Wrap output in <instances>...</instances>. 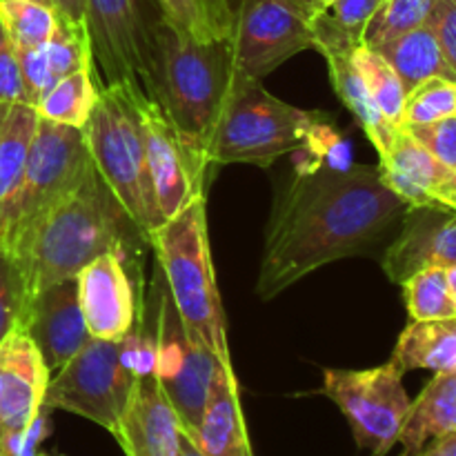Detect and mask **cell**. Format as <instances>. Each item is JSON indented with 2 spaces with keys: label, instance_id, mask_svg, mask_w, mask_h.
<instances>
[{
  "label": "cell",
  "instance_id": "obj_1",
  "mask_svg": "<svg viewBox=\"0 0 456 456\" xmlns=\"http://www.w3.org/2000/svg\"><path fill=\"white\" fill-rule=\"evenodd\" d=\"M405 209L379 167L316 165L298 172L276 196L256 294L272 301L328 263L370 252Z\"/></svg>",
  "mask_w": 456,
  "mask_h": 456
},
{
  "label": "cell",
  "instance_id": "obj_2",
  "mask_svg": "<svg viewBox=\"0 0 456 456\" xmlns=\"http://www.w3.org/2000/svg\"><path fill=\"white\" fill-rule=\"evenodd\" d=\"M141 239L145 236L94 165L76 191L49 209L9 258L29 301L49 285L76 279L101 254H127Z\"/></svg>",
  "mask_w": 456,
  "mask_h": 456
},
{
  "label": "cell",
  "instance_id": "obj_3",
  "mask_svg": "<svg viewBox=\"0 0 456 456\" xmlns=\"http://www.w3.org/2000/svg\"><path fill=\"white\" fill-rule=\"evenodd\" d=\"M234 76L227 40L196 43L165 20L160 22L151 69V98L163 107L178 132L205 154Z\"/></svg>",
  "mask_w": 456,
  "mask_h": 456
},
{
  "label": "cell",
  "instance_id": "obj_4",
  "mask_svg": "<svg viewBox=\"0 0 456 456\" xmlns=\"http://www.w3.org/2000/svg\"><path fill=\"white\" fill-rule=\"evenodd\" d=\"M141 87L132 80L98 85V101L83 136L98 174L132 216L145 240L163 225L147 167Z\"/></svg>",
  "mask_w": 456,
  "mask_h": 456
},
{
  "label": "cell",
  "instance_id": "obj_5",
  "mask_svg": "<svg viewBox=\"0 0 456 456\" xmlns=\"http://www.w3.org/2000/svg\"><path fill=\"white\" fill-rule=\"evenodd\" d=\"M147 243L154 248L167 294L185 330L196 334L218 359L232 361L225 312L209 249L205 196L156 227Z\"/></svg>",
  "mask_w": 456,
  "mask_h": 456
},
{
  "label": "cell",
  "instance_id": "obj_6",
  "mask_svg": "<svg viewBox=\"0 0 456 456\" xmlns=\"http://www.w3.org/2000/svg\"><path fill=\"white\" fill-rule=\"evenodd\" d=\"M321 111H307L267 92L261 80L234 76L209 136L212 165L245 163L270 167L303 145H316L325 129Z\"/></svg>",
  "mask_w": 456,
  "mask_h": 456
},
{
  "label": "cell",
  "instance_id": "obj_7",
  "mask_svg": "<svg viewBox=\"0 0 456 456\" xmlns=\"http://www.w3.org/2000/svg\"><path fill=\"white\" fill-rule=\"evenodd\" d=\"M92 169L83 129L38 116L25 172L12 196L0 205V252L12 256L36 223L76 191Z\"/></svg>",
  "mask_w": 456,
  "mask_h": 456
},
{
  "label": "cell",
  "instance_id": "obj_8",
  "mask_svg": "<svg viewBox=\"0 0 456 456\" xmlns=\"http://www.w3.org/2000/svg\"><path fill=\"white\" fill-rule=\"evenodd\" d=\"M160 22L163 13L156 0H85L96 85L132 80L151 98Z\"/></svg>",
  "mask_w": 456,
  "mask_h": 456
},
{
  "label": "cell",
  "instance_id": "obj_9",
  "mask_svg": "<svg viewBox=\"0 0 456 456\" xmlns=\"http://www.w3.org/2000/svg\"><path fill=\"white\" fill-rule=\"evenodd\" d=\"M312 0H232L230 53L234 71L263 80L314 45Z\"/></svg>",
  "mask_w": 456,
  "mask_h": 456
},
{
  "label": "cell",
  "instance_id": "obj_10",
  "mask_svg": "<svg viewBox=\"0 0 456 456\" xmlns=\"http://www.w3.org/2000/svg\"><path fill=\"white\" fill-rule=\"evenodd\" d=\"M136 381L120 356V341L92 338L49 379L45 408L83 417L114 435Z\"/></svg>",
  "mask_w": 456,
  "mask_h": 456
},
{
  "label": "cell",
  "instance_id": "obj_11",
  "mask_svg": "<svg viewBox=\"0 0 456 456\" xmlns=\"http://www.w3.org/2000/svg\"><path fill=\"white\" fill-rule=\"evenodd\" d=\"M321 392L341 410L361 450L386 456L399 444L412 399L392 361L370 370H325Z\"/></svg>",
  "mask_w": 456,
  "mask_h": 456
},
{
  "label": "cell",
  "instance_id": "obj_12",
  "mask_svg": "<svg viewBox=\"0 0 456 456\" xmlns=\"http://www.w3.org/2000/svg\"><path fill=\"white\" fill-rule=\"evenodd\" d=\"M52 372L20 328L0 343V456H36L52 432L45 408Z\"/></svg>",
  "mask_w": 456,
  "mask_h": 456
},
{
  "label": "cell",
  "instance_id": "obj_13",
  "mask_svg": "<svg viewBox=\"0 0 456 456\" xmlns=\"http://www.w3.org/2000/svg\"><path fill=\"white\" fill-rule=\"evenodd\" d=\"M156 346V381L172 403L183 430L194 432L223 361L196 334L185 330L167 292L160 297Z\"/></svg>",
  "mask_w": 456,
  "mask_h": 456
},
{
  "label": "cell",
  "instance_id": "obj_14",
  "mask_svg": "<svg viewBox=\"0 0 456 456\" xmlns=\"http://www.w3.org/2000/svg\"><path fill=\"white\" fill-rule=\"evenodd\" d=\"M141 114L156 205L163 221H167L191 200L205 196V176L212 163L205 151L178 132L163 107L147 94H141Z\"/></svg>",
  "mask_w": 456,
  "mask_h": 456
},
{
  "label": "cell",
  "instance_id": "obj_15",
  "mask_svg": "<svg viewBox=\"0 0 456 456\" xmlns=\"http://www.w3.org/2000/svg\"><path fill=\"white\" fill-rule=\"evenodd\" d=\"M78 303L92 338L120 341L136 323L127 254L107 252L76 274Z\"/></svg>",
  "mask_w": 456,
  "mask_h": 456
},
{
  "label": "cell",
  "instance_id": "obj_16",
  "mask_svg": "<svg viewBox=\"0 0 456 456\" xmlns=\"http://www.w3.org/2000/svg\"><path fill=\"white\" fill-rule=\"evenodd\" d=\"M20 330L38 347L49 372H58L67 361L74 359L92 341L80 312L76 279L36 292L27 301Z\"/></svg>",
  "mask_w": 456,
  "mask_h": 456
},
{
  "label": "cell",
  "instance_id": "obj_17",
  "mask_svg": "<svg viewBox=\"0 0 456 456\" xmlns=\"http://www.w3.org/2000/svg\"><path fill=\"white\" fill-rule=\"evenodd\" d=\"M379 174L408 208L456 212V169L436 160L403 127L381 156Z\"/></svg>",
  "mask_w": 456,
  "mask_h": 456
},
{
  "label": "cell",
  "instance_id": "obj_18",
  "mask_svg": "<svg viewBox=\"0 0 456 456\" xmlns=\"http://www.w3.org/2000/svg\"><path fill=\"white\" fill-rule=\"evenodd\" d=\"M359 45L361 43L350 38L346 31L338 29V27L330 20L328 13H316L314 45H312V49H316V52L325 58L334 92L341 98L343 105L352 111V116H354L356 123L363 127V132L368 134L370 142H372L379 159H381L387 151V147H390L392 138H395L396 127H392V125L383 118L381 111L374 105L372 96H370L368 87H365L363 78H361L359 67H356L354 62V49L359 47Z\"/></svg>",
  "mask_w": 456,
  "mask_h": 456
},
{
  "label": "cell",
  "instance_id": "obj_19",
  "mask_svg": "<svg viewBox=\"0 0 456 456\" xmlns=\"http://www.w3.org/2000/svg\"><path fill=\"white\" fill-rule=\"evenodd\" d=\"M456 265V212L408 208L403 227L383 256V272L392 283H405L428 267Z\"/></svg>",
  "mask_w": 456,
  "mask_h": 456
},
{
  "label": "cell",
  "instance_id": "obj_20",
  "mask_svg": "<svg viewBox=\"0 0 456 456\" xmlns=\"http://www.w3.org/2000/svg\"><path fill=\"white\" fill-rule=\"evenodd\" d=\"M125 456H181L183 426L156 377H142L114 432Z\"/></svg>",
  "mask_w": 456,
  "mask_h": 456
},
{
  "label": "cell",
  "instance_id": "obj_21",
  "mask_svg": "<svg viewBox=\"0 0 456 456\" xmlns=\"http://www.w3.org/2000/svg\"><path fill=\"white\" fill-rule=\"evenodd\" d=\"M203 456H254L232 361H223L194 432H187Z\"/></svg>",
  "mask_w": 456,
  "mask_h": 456
},
{
  "label": "cell",
  "instance_id": "obj_22",
  "mask_svg": "<svg viewBox=\"0 0 456 456\" xmlns=\"http://www.w3.org/2000/svg\"><path fill=\"white\" fill-rule=\"evenodd\" d=\"M456 430V368L435 372L432 381L412 401L399 444L403 454L417 456L430 441Z\"/></svg>",
  "mask_w": 456,
  "mask_h": 456
},
{
  "label": "cell",
  "instance_id": "obj_23",
  "mask_svg": "<svg viewBox=\"0 0 456 456\" xmlns=\"http://www.w3.org/2000/svg\"><path fill=\"white\" fill-rule=\"evenodd\" d=\"M392 363L401 372L432 370L448 372L456 368V319L412 321L401 332Z\"/></svg>",
  "mask_w": 456,
  "mask_h": 456
},
{
  "label": "cell",
  "instance_id": "obj_24",
  "mask_svg": "<svg viewBox=\"0 0 456 456\" xmlns=\"http://www.w3.org/2000/svg\"><path fill=\"white\" fill-rule=\"evenodd\" d=\"M374 52H379L390 62L392 69L401 78L405 94H410L430 78L456 80L454 71L445 62L439 43H436L428 22L423 27L408 31V34L399 36V38L390 40V43L381 45Z\"/></svg>",
  "mask_w": 456,
  "mask_h": 456
},
{
  "label": "cell",
  "instance_id": "obj_25",
  "mask_svg": "<svg viewBox=\"0 0 456 456\" xmlns=\"http://www.w3.org/2000/svg\"><path fill=\"white\" fill-rule=\"evenodd\" d=\"M36 129V107L27 102H0V205L12 196L25 172Z\"/></svg>",
  "mask_w": 456,
  "mask_h": 456
},
{
  "label": "cell",
  "instance_id": "obj_26",
  "mask_svg": "<svg viewBox=\"0 0 456 456\" xmlns=\"http://www.w3.org/2000/svg\"><path fill=\"white\" fill-rule=\"evenodd\" d=\"M163 20L196 43H225L232 31V0H156Z\"/></svg>",
  "mask_w": 456,
  "mask_h": 456
},
{
  "label": "cell",
  "instance_id": "obj_27",
  "mask_svg": "<svg viewBox=\"0 0 456 456\" xmlns=\"http://www.w3.org/2000/svg\"><path fill=\"white\" fill-rule=\"evenodd\" d=\"M96 101L98 85L94 78V69H83L53 83L36 102V111L40 118L49 123L83 129Z\"/></svg>",
  "mask_w": 456,
  "mask_h": 456
},
{
  "label": "cell",
  "instance_id": "obj_28",
  "mask_svg": "<svg viewBox=\"0 0 456 456\" xmlns=\"http://www.w3.org/2000/svg\"><path fill=\"white\" fill-rule=\"evenodd\" d=\"M354 62L377 110L392 127L399 129L403 125V107L408 94H405L396 71L381 53L365 45H359L354 49Z\"/></svg>",
  "mask_w": 456,
  "mask_h": 456
},
{
  "label": "cell",
  "instance_id": "obj_29",
  "mask_svg": "<svg viewBox=\"0 0 456 456\" xmlns=\"http://www.w3.org/2000/svg\"><path fill=\"white\" fill-rule=\"evenodd\" d=\"M0 20L16 52H29L52 38L58 13L52 4L36 0H0Z\"/></svg>",
  "mask_w": 456,
  "mask_h": 456
},
{
  "label": "cell",
  "instance_id": "obj_30",
  "mask_svg": "<svg viewBox=\"0 0 456 456\" xmlns=\"http://www.w3.org/2000/svg\"><path fill=\"white\" fill-rule=\"evenodd\" d=\"M45 62L49 67L53 83L65 76L76 74L83 69H94L92 45H89L87 25L85 22H71L58 16L56 31L52 38L40 47Z\"/></svg>",
  "mask_w": 456,
  "mask_h": 456
},
{
  "label": "cell",
  "instance_id": "obj_31",
  "mask_svg": "<svg viewBox=\"0 0 456 456\" xmlns=\"http://www.w3.org/2000/svg\"><path fill=\"white\" fill-rule=\"evenodd\" d=\"M403 285L405 305L412 321L456 319V307L450 298L445 267H428L410 276Z\"/></svg>",
  "mask_w": 456,
  "mask_h": 456
},
{
  "label": "cell",
  "instance_id": "obj_32",
  "mask_svg": "<svg viewBox=\"0 0 456 456\" xmlns=\"http://www.w3.org/2000/svg\"><path fill=\"white\" fill-rule=\"evenodd\" d=\"M435 0H383L363 34V45L379 49L381 45L423 27L430 18Z\"/></svg>",
  "mask_w": 456,
  "mask_h": 456
},
{
  "label": "cell",
  "instance_id": "obj_33",
  "mask_svg": "<svg viewBox=\"0 0 456 456\" xmlns=\"http://www.w3.org/2000/svg\"><path fill=\"white\" fill-rule=\"evenodd\" d=\"M456 116V80L430 78L405 96L403 125H428Z\"/></svg>",
  "mask_w": 456,
  "mask_h": 456
},
{
  "label": "cell",
  "instance_id": "obj_34",
  "mask_svg": "<svg viewBox=\"0 0 456 456\" xmlns=\"http://www.w3.org/2000/svg\"><path fill=\"white\" fill-rule=\"evenodd\" d=\"M27 297L22 276L16 263L0 252V343L16 328H20Z\"/></svg>",
  "mask_w": 456,
  "mask_h": 456
},
{
  "label": "cell",
  "instance_id": "obj_35",
  "mask_svg": "<svg viewBox=\"0 0 456 456\" xmlns=\"http://www.w3.org/2000/svg\"><path fill=\"white\" fill-rule=\"evenodd\" d=\"M403 129L436 160L456 169V116L428 125H410Z\"/></svg>",
  "mask_w": 456,
  "mask_h": 456
},
{
  "label": "cell",
  "instance_id": "obj_36",
  "mask_svg": "<svg viewBox=\"0 0 456 456\" xmlns=\"http://www.w3.org/2000/svg\"><path fill=\"white\" fill-rule=\"evenodd\" d=\"M381 4L383 0H334L323 12L328 13V18L338 29L346 31L350 38L363 45L365 29H368L370 20H372Z\"/></svg>",
  "mask_w": 456,
  "mask_h": 456
},
{
  "label": "cell",
  "instance_id": "obj_37",
  "mask_svg": "<svg viewBox=\"0 0 456 456\" xmlns=\"http://www.w3.org/2000/svg\"><path fill=\"white\" fill-rule=\"evenodd\" d=\"M0 102H27L20 58L4 31L3 20H0Z\"/></svg>",
  "mask_w": 456,
  "mask_h": 456
},
{
  "label": "cell",
  "instance_id": "obj_38",
  "mask_svg": "<svg viewBox=\"0 0 456 456\" xmlns=\"http://www.w3.org/2000/svg\"><path fill=\"white\" fill-rule=\"evenodd\" d=\"M428 27L435 34L445 62L456 76V0H435Z\"/></svg>",
  "mask_w": 456,
  "mask_h": 456
},
{
  "label": "cell",
  "instance_id": "obj_39",
  "mask_svg": "<svg viewBox=\"0 0 456 456\" xmlns=\"http://www.w3.org/2000/svg\"><path fill=\"white\" fill-rule=\"evenodd\" d=\"M417 456H456V430L430 441Z\"/></svg>",
  "mask_w": 456,
  "mask_h": 456
},
{
  "label": "cell",
  "instance_id": "obj_40",
  "mask_svg": "<svg viewBox=\"0 0 456 456\" xmlns=\"http://www.w3.org/2000/svg\"><path fill=\"white\" fill-rule=\"evenodd\" d=\"M58 16L71 22H85V0H52Z\"/></svg>",
  "mask_w": 456,
  "mask_h": 456
},
{
  "label": "cell",
  "instance_id": "obj_41",
  "mask_svg": "<svg viewBox=\"0 0 456 456\" xmlns=\"http://www.w3.org/2000/svg\"><path fill=\"white\" fill-rule=\"evenodd\" d=\"M181 456H203V452L199 450V445L194 444L190 435L183 430V439H181Z\"/></svg>",
  "mask_w": 456,
  "mask_h": 456
},
{
  "label": "cell",
  "instance_id": "obj_42",
  "mask_svg": "<svg viewBox=\"0 0 456 456\" xmlns=\"http://www.w3.org/2000/svg\"><path fill=\"white\" fill-rule=\"evenodd\" d=\"M445 281H448L450 298H452V303H454V307H456V265L445 267Z\"/></svg>",
  "mask_w": 456,
  "mask_h": 456
},
{
  "label": "cell",
  "instance_id": "obj_43",
  "mask_svg": "<svg viewBox=\"0 0 456 456\" xmlns=\"http://www.w3.org/2000/svg\"><path fill=\"white\" fill-rule=\"evenodd\" d=\"M312 3H314V7L319 9V12H323V9L328 7V4H332L334 0H312Z\"/></svg>",
  "mask_w": 456,
  "mask_h": 456
},
{
  "label": "cell",
  "instance_id": "obj_44",
  "mask_svg": "<svg viewBox=\"0 0 456 456\" xmlns=\"http://www.w3.org/2000/svg\"><path fill=\"white\" fill-rule=\"evenodd\" d=\"M36 456H65V454H47V452H38Z\"/></svg>",
  "mask_w": 456,
  "mask_h": 456
},
{
  "label": "cell",
  "instance_id": "obj_45",
  "mask_svg": "<svg viewBox=\"0 0 456 456\" xmlns=\"http://www.w3.org/2000/svg\"><path fill=\"white\" fill-rule=\"evenodd\" d=\"M36 3H43V4H52V0H36ZM53 7V4H52Z\"/></svg>",
  "mask_w": 456,
  "mask_h": 456
},
{
  "label": "cell",
  "instance_id": "obj_46",
  "mask_svg": "<svg viewBox=\"0 0 456 456\" xmlns=\"http://www.w3.org/2000/svg\"><path fill=\"white\" fill-rule=\"evenodd\" d=\"M401 456H408V454H401Z\"/></svg>",
  "mask_w": 456,
  "mask_h": 456
}]
</instances>
